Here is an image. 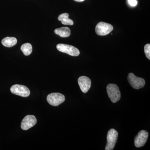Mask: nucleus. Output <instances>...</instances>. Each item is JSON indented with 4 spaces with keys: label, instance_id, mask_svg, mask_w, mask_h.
I'll return each instance as SVG.
<instances>
[{
    "label": "nucleus",
    "instance_id": "423d86ee",
    "mask_svg": "<svg viewBox=\"0 0 150 150\" xmlns=\"http://www.w3.org/2000/svg\"><path fill=\"white\" fill-rule=\"evenodd\" d=\"M113 26L111 24L103 22H100L97 24L95 31L96 34L103 36L107 35L113 30Z\"/></svg>",
    "mask_w": 150,
    "mask_h": 150
},
{
    "label": "nucleus",
    "instance_id": "f03ea898",
    "mask_svg": "<svg viewBox=\"0 0 150 150\" xmlns=\"http://www.w3.org/2000/svg\"><path fill=\"white\" fill-rule=\"evenodd\" d=\"M118 137V133L114 129H111L108 131L107 135V144L105 150H112L115 147Z\"/></svg>",
    "mask_w": 150,
    "mask_h": 150
},
{
    "label": "nucleus",
    "instance_id": "20e7f679",
    "mask_svg": "<svg viewBox=\"0 0 150 150\" xmlns=\"http://www.w3.org/2000/svg\"><path fill=\"white\" fill-rule=\"evenodd\" d=\"M65 100L64 95L59 93H53L49 94L47 97V100L48 103L52 106H58L63 103Z\"/></svg>",
    "mask_w": 150,
    "mask_h": 150
},
{
    "label": "nucleus",
    "instance_id": "39448f33",
    "mask_svg": "<svg viewBox=\"0 0 150 150\" xmlns=\"http://www.w3.org/2000/svg\"><path fill=\"white\" fill-rule=\"evenodd\" d=\"M128 80L131 86L136 89L142 88L145 85V81L144 79L137 77L133 73L129 74Z\"/></svg>",
    "mask_w": 150,
    "mask_h": 150
},
{
    "label": "nucleus",
    "instance_id": "9d476101",
    "mask_svg": "<svg viewBox=\"0 0 150 150\" xmlns=\"http://www.w3.org/2000/svg\"><path fill=\"white\" fill-rule=\"evenodd\" d=\"M78 82L82 91L84 93H86L91 86L90 79L85 76H82L79 78Z\"/></svg>",
    "mask_w": 150,
    "mask_h": 150
},
{
    "label": "nucleus",
    "instance_id": "f257e3e1",
    "mask_svg": "<svg viewBox=\"0 0 150 150\" xmlns=\"http://www.w3.org/2000/svg\"><path fill=\"white\" fill-rule=\"evenodd\" d=\"M108 96L112 103H116L121 98V94L119 88L114 84H109L106 87Z\"/></svg>",
    "mask_w": 150,
    "mask_h": 150
},
{
    "label": "nucleus",
    "instance_id": "4468645a",
    "mask_svg": "<svg viewBox=\"0 0 150 150\" xmlns=\"http://www.w3.org/2000/svg\"><path fill=\"white\" fill-rule=\"evenodd\" d=\"M21 49L25 56H29L32 53V46L29 43H25L23 44Z\"/></svg>",
    "mask_w": 150,
    "mask_h": 150
},
{
    "label": "nucleus",
    "instance_id": "9b49d317",
    "mask_svg": "<svg viewBox=\"0 0 150 150\" xmlns=\"http://www.w3.org/2000/svg\"><path fill=\"white\" fill-rule=\"evenodd\" d=\"M54 32L56 34L62 38L69 37L71 35V30L70 28L67 27L56 28L54 30Z\"/></svg>",
    "mask_w": 150,
    "mask_h": 150
},
{
    "label": "nucleus",
    "instance_id": "0eeeda50",
    "mask_svg": "<svg viewBox=\"0 0 150 150\" xmlns=\"http://www.w3.org/2000/svg\"><path fill=\"white\" fill-rule=\"evenodd\" d=\"M10 90L12 93L23 97L29 96L30 91L27 87L22 85H14L11 88Z\"/></svg>",
    "mask_w": 150,
    "mask_h": 150
},
{
    "label": "nucleus",
    "instance_id": "7ed1b4c3",
    "mask_svg": "<svg viewBox=\"0 0 150 150\" xmlns=\"http://www.w3.org/2000/svg\"><path fill=\"white\" fill-rule=\"evenodd\" d=\"M56 48L60 52L66 53L70 56H77L80 54V51L79 49L71 45L59 43L57 45Z\"/></svg>",
    "mask_w": 150,
    "mask_h": 150
},
{
    "label": "nucleus",
    "instance_id": "6e6552de",
    "mask_svg": "<svg viewBox=\"0 0 150 150\" xmlns=\"http://www.w3.org/2000/svg\"><path fill=\"white\" fill-rule=\"evenodd\" d=\"M148 137L149 134L147 131L145 130L140 131L134 139L135 146L140 148L144 146L147 141Z\"/></svg>",
    "mask_w": 150,
    "mask_h": 150
},
{
    "label": "nucleus",
    "instance_id": "f3484780",
    "mask_svg": "<svg viewBox=\"0 0 150 150\" xmlns=\"http://www.w3.org/2000/svg\"><path fill=\"white\" fill-rule=\"evenodd\" d=\"M74 1H76L79 2H81L85 0H74Z\"/></svg>",
    "mask_w": 150,
    "mask_h": 150
},
{
    "label": "nucleus",
    "instance_id": "ddd939ff",
    "mask_svg": "<svg viewBox=\"0 0 150 150\" xmlns=\"http://www.w3.org/2000/svg\"><path fill=\"white\" fill-rule=\"evenodd\" d=\"M69 14L67 13H62L59 16L58 20L62 22V23L66 25H73L74 21L69 18Z\"/></svg>",
    "mask_w": 150,
    "mask_h": 150
},
{
    "label": "nucleus",
    "instance_id": "1a4fd4ad",
    "mask_svg": "<svg viewBox=\"0 0 150 150\" xmlns=\"http://www.w3.org/2000/svg\"><path fill=\"white\" fill-rule=\"evenodd\" d=\"M37 123V120L33 115H27L23 119L21 123V129L27 130L32 128Z\"/></svg>",
    "mask_w": 150,
    "mask_h": 150
},
{
    "label": "nucleus",
    "instance_id": "dca6fc26",
    "mask_svg": "<svg viewBox=\"0 0 150 150\" xmlns=\"http://www.w3.org/2000/svg\"><path fill=\"white\" fill-rule=\"evenodd\" d=\"M128 3L131 6L134 7L137 5V0H128Z\"/></svg>",
    "mask_w": 150,
    "mask_h": 150
},
{
    "label": "nucleus",
    "instance_id": "f8f14e48",
    "mask_svg": "<svg viewBox=\"0 0 150 150\" xmlns=\"http://www.w3.org/2000/svg\"><path fill=\"white\" fill-rule=\"evenodd\" d=\"M17 40L14 37H7L4 38L2 40L1 43L3 45L6 47H11L16 44Z\"/></svg>",
    "mask_w": 150,
    "mask_h": 150
},
{
    "label": "nucleus",
    "instance_id": "2eb2a0df",
    "mask_svg": "<svg viewBox=\"0 0 150 150\" xmlns=\"http://www.w3.org/2000/svg\"><path fill=\"white\" fill-rule=\"evenodd\" d=\"M145 55L149 60L150 59V44H147L144 46Z\"/></svg>",
    "mask_w": 150,
    "mask_h": 150
}]
</instances>
